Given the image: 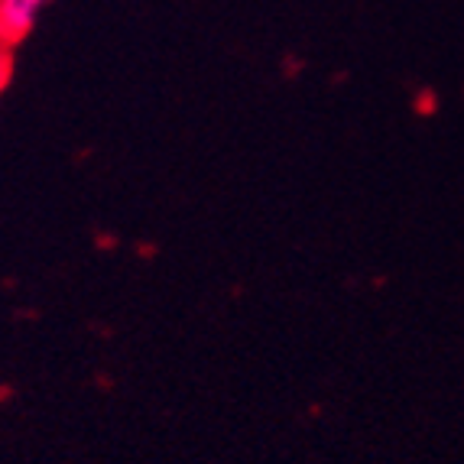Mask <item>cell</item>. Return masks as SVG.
I'll list each match as a JSON object with an SVG mask.
<instances>
[{
  "label": "cell",
  "instance_id": "obj_1",
  "mask_svg": "<svg viewBox=\"0 0 464 464\" xmlns=\"http://www.w3.org/2000/svg\"><path fill=\"white\" fill-rule=\"evenodd\" d=\"M36 10L24 0H0V43H16L33 30Z\"/></svg>",
  "mask_w": 464,
  "mask_h": 464
},
{
  "label": "cell",
  "instance_id": "obj_2",
  "mask_svg": "<svg viewBox=\"0 0 464 464\" xmlns=\"http://www.w3.org/2000/svg\"><path fill=\"white\" fill-rule=\"evenodd\" d=\"M24 4H26V7H33V10H36V14H39V7H43L46 0H24Z\"/></svg>",
  "mask_w": 464,
  "mask_h": 464
},
{
  "label": "cell",
  "instance_id": "obj_3",
  "mask_svg": "<svg viewBox=\"0 0 464 464\" xmlns=\"http://www.w3.org/2000/svg\"><path fill=\"white\" fill-rule=\"evenodd\" d=\"M0 85H4V69H0Z\"/></svg>",
  "mask_w": 464,
  "mask_h": 464
}]
</instances>
